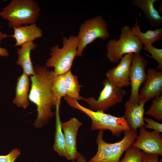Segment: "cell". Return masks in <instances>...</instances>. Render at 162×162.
<instances>
[{"instance_id":"obj_1","label":"cell","mask_w":162,"mask_h":162,"mask_svg":"<svg viewBox=\"0 0 162 162\" xmlns=\"http://www.w3.org/2000/svg\"><path fill=\"white\" fill-rule=\"evenodd\" d=\"M34 70V74L30 76L31 84L28 98L37 106L38 115L34 125L38 128L47 124L55 114L52 109L56 108V105L52 86L55 74L45 66L37 65Z\"/></svg>"},{"instance_id":"obj_2","label":"cell","mask_w":162,"mask_h":162,"mask_svg":"<svg viewBox=\"0 0 162 162\" xmlns=\"http://www.w3.org/2000/svg\"><path fill=\"white\" fill-rule=\"evenodd\" d=\"M64 98L71 107L82 112L91 118L92 130H109L112 136L119 137L122 133L130 130L123 116L116 117L104 111H93L83 106L78 101L67 95Z\"/></svg>"},{"instance_id":"obj_3","label":"cell","mask_w":162,"mask_h":162,"mask_svg":"<svg viewBox=\"0 0 162 162\" xmlns=\"http://www.w3.org/2000/svg\"><path fill=\"white\" fill-rule=\"evenodd\" d=\"M40 11L38 3L34 0H12L0 12V16L8 21L9 28L35 23Z\"/></svg>"},{"instance_id":"obj_4","label":"cell","mask_w":162,"mask_h":162,"mask_svg":"<svg viewBox=\"0 0 162 162\" xmlns=\"http://www.w3.org/2000/svg\"><path fill=\"white\" fill-rule=\"evenodd\" d=\"M104 130L99 131L96 139L97 152L88 162H120L125 150L132 146L138 135L137 130H131L124 132L121 140L115 143H109L103 139Z\"/></svg>"},{"instance_id":"obj_5","label":"cell","mask_w":162,"mask_h":162,"mask_svg":"<svg viewBox=\"0 0 162 162\" xmlns=\"http://www.w3.org/2000/svg\"><path fill=\"white\" fill-rule=\"evenodd\" d=\"M62 47L56 45L50 48V57L46 61L45 66L53 68L56 75L64 74L71 70L74 58L76 56L79 40L77 35L64 37Z\"/></svg>"},{"instance_id":"obj_6","label":"cell","mask_w":162,"mask_h":162,"mask_svg":"<svg viewBox=\"0 0 162 162\" xmlns=\"http://www.w3.org/2000/svg\"><path fill=\"white\" fill-rule=\"evenodd\" d=\"M121 30L119 39H111L106 45V57L112 63L118 62L127 54L139 53L143 48L142 43L129 26L124 25Z\"/></svg>"},{"instance_id":"obj_7","label":"cell","mask_w":162,"mask_h":162,"mask_svg":"<svg viewBox=\"0 0 162 162\" xmlns=\"http://www.w3.org/2000/svg\"><path fill=\"white\" fill-rule=\"evenodd\" d=\"M79 42L76 56H82L87 46L97 38L105 40L109 38L110 34L108 25L101 15H98L86 20L80 25L78 34Z\"/></svg>"},{"instance_id":"obj_8","label":"cell","mask_w":162,"mask_h":162,"mask_svg":"<svg viewBox=\"0 0 162 162\" xmlns=\"http://www.w3.org/2000/svg\"><path fill=\"white\" fill-rule=\"evenodd\" d=\"M104 87L97 99L94 97L84 98L82 100L86 102L94 111H106L110 107L121 103L126 94L125 90L123 89L108 79L103 82Z\"/></svg>"},{"instance_id":"obj_9","label":"cell","mask_w":162,"mask_h":162,"mask_svg":"<svg viewBox=\"0 0 162 162\" xmlns=\"http://www.w3.org/2000/svg\"><path fill=\"white\" fill-rule=\"evenodd\" d=\"M148 62L140 53L134 54L130 68V81L131 94L128 100L132 103H139L140 87L146 80V70Z\"/></svg>"},{"instance_id":"obj_10","label":"cell","mask_w":162,"mask_h":162,"mask_svg":"<svg viewBox=\"0 0 162 162\" xmlns=\"http://www.w3.org/2000/svg\"><path fill=\"white\" fill-rule=\"evenodd\" d=\"M132 146L146 153L162 155V137L160 133L155 130L149 131L144 127L139 128Z\"/></svg>"},{"instance_id":"obj_11","label":"cell","mask_w":162,"mask_h":162,"mask_svg":"<svg viewBox=\"0 0 162 162\" xmlns=\"http://www.w3.org/2000/svg\"><path fill=\"white\" fill-rule=\"evenodd\" d=\"M147 77L139 93V103L146 101L161 95L162 93V71L151 68L147 70Z\"/></svg>"},{"instance_id":"obj_12","label":"cell","mask_w":162,"mask_h":162,"mask_svg":"<svg viewBox=\"0 0 162 162\" xmlns=\"http://www.w3.org/2000/svg\"><path fill=\"white\" fill-rule=\"evenodd\" d=\"M82 125V123L75 117L61 122L68 160L75 161L79 152L77 147V136L79 129Z\"/></svg>"},{"instance_id":"obj_13","label":"cell","mask_w":162,"mask_h":162,"mask_svg":"<svg viewBox=\"0 0 162 162\" xmlns=\"http://www.w3.org/2000/svg\"><path fill=\"white\" fill-rule=\"evenodd\" d=\"M133 55L130 53L124 55L117 66L106 72L107 79L121 88L130 85V68Z\"/></svg>"},{"instance_id":"obj_14","label":"cell","mask_w":162,"mask_h":162,"mask_svg":"<svg viewBox=\"0 0 162 162\" xmlns=\"http://www.w3.org/2000/svg\"><path fill=\"white\" fill-rule=\"evenodd\" d=\"M146 101H140L139 103H132L128 100L125 103V110L123 116L130 129L137 130L138 128L143 127L145 124L144 120V106Z\"/></svg>"},{"instance_id":"obj_15","label":"cell","mask_w":162,"mask_h":162,"mask_svg":"<svg viewBox=\"0 0 162 162\" xmlns=\"http://www.w3.org/2000/svg\"><path fill=\"white\" fill-rule=\"evenodd\" d=\"M14 33L10 35L14 38L16 43L14 46H21L23 44L32 41L41 37L43 35L42 30L36 23L14 27Z\"/></svg>"},{"instance_id":"obj_16","label":"cell","mask_w":162,"mask_h":162,"mask_svg":"<svg viewBox=\"0 0 162 162\" xmlns=\"http://www.w3.org/2000/svg\"><path fill=\"white\" fill-rule=\"evenodd\" d=\"M37 47L36 44L32 41L26 43L17 48L18 55L16 64L21 67L23 73L28 76L33 75L34 73V67L32 62L31 54V51Z\"/></svg>"},{"instance_id":"obj_17","label":"cell","mask_w":162,"mask_h":162,"mask_svg":"<svg viewBox=\"0 0 162 162\" xmlns=\"http://www.w3.org/2000/svg\"><path fill=\"white\" fill-rule=\"evenodd\" d=\"M30 80L28 76L23 73L17 78L13 103L18 107L26 109L29 105L28 96Z\"/></svg>"},{"instance_id":"obj_18","label":"cell","mask_w":162,"mask_h":162,"mask_svg":"<svg viewBox=\"0 0 162 162\" xmlns=\"http://www.w3.org/2000/svg\"><path fill=\"white\" fill-rule=\"evenodd\" d=\"M157 0H134L131 4L143 11L146 18L153 26L157 27L162 23V16L154 7V3Z\"/></svg>"},{"instance_id":"obj_19","label":"cell","mask_w":162,"mask_h":162,"mask_svg":"<svg viewBox=\"0 0 162 162\" xmlns=\"http://www.w3.org/2000/svg\"><path fill=\"white\" fill-rule=\"evenodd\" d=\"M137 19V17H136L135 26L131 28V30L133 34L139 39L143 45L147 44L152 45L162 39V28L154 30L148 29L145 32H143L140 29V24H138Z\"/></svg>"},{"instance_id":"obj_20","label":"cell","mask_w":162,"mask_h":162,"mask_svg":"<svg viewBox=\"0 0 162 162\" xmlns=\"http://www.w3.org/2000/svg\"><path fill=\"white\" fill-rule=\"evenodd\" d=\"M59 109V107L56 108V130L53 148L59 155L64 157L68 160L64 137L61 125V122L60 117Z\"/></svg>"},{"instance_id":"obj_21","label":"cell","mask_w":162,"mask_h":162,"mask_svg":"<svg viewBox=\"0 0 162 162\" xmlns=\"http://www.w3.org/2000/svg\"><path fill=\"white\" fill-rule=\"evenodd\" d=\"M64 78L67 95L77 101L82 100V97L80 94L82 86L79 83L78 77L70 70L64 74Z\"/></svg>"},{"instance_id":"obj_22","label":"cell","mask_w":162,"mask_h":162,"mask_svg":"<svg viewBox=\"0 0 162 162\" xmlns=\"http://www.w3.org/2000/svg\"><path fill=\"white\" fill-rule=\"evenodd\" d=\"M52 90L56 106H60L61 98L67 95L64 74L55 75L52 82Z\"/></svg>"},{"instance_id":"obj_23","label":"cell","mask_w":162,"mask_h":162,"mask_svg":"<svg viewBox=\"0 0 162 162\" xmlns=\"http://www.w3.org/2000/svg\"><path fill=\"white\" fill-rule=\"evenodd\" d=\"M124 152V156L120 162H141L145 154L141 150L132 145Z\"/></svg>"},{"instance_id":"obj_24","label":"cell","mask_w":162,"mask_h":162,"mask_svg":"<svg viewBox=\"0 0 162 162\" xmlns=\"http://www.w3.org/2000/svg\"><path fill=\"white\" fill-rule=\"evenodd\" d=\"M145 114L152 116L159 121H162V96L154 98L149 109Z\"/></svg>"},{"instance_id":"obj_25","label":"cell","mask_w":162,"mask_h":162,"mask_svg":"<svg viewBox=\"0 0 162 162\" xmlns=\"http://www.w3.org/2000/svg\"><path fill=\"white\" fill-rule=\"evenodd\" d=\"M144 49L146 51L149 52L151 55H147L157 61L158 65L156 70H160L162 69V49L156 48L152 45L146 44L144 45Z\"/></svg>"},{"instance_id":"obj_26","label":"cell","mask_w":162,"mask_h":162,"mask_svg":"<svg viewBox=\"0 0 162 162\" xmlns=\"http://www.w3.org/2000/svg\"><path fill=\"white\" fill-rule=\"evenodd\" d=\"M21 154L20 149L15 148L6 155H0V162H14Z\"/></svg>"},{"instance_id":"obj_27","label":"cell","mask_w":162,"mask_h":162,"mask_svg":"<svg viewBox=\"0 0 162 162\" xmlns=\"http://www.w3.org/2000/svg\"><path fill=\"white\" fill-rule=\"evenodd\" d=\"M144 120L147 124H145L144 128L153 129L160 133L162 132V124L157 122L152 119L144 117Z\"/></svg>"},{"instance_id":"obj_28","label":"cell","mask_w":162,"mask_h":162,"mask_svg":"<svg viewBox=\"0 0 162 162\" xmlns=\"http://www.w3.org/2000/svg\"><path fill=\"white\" fill-rule=\"evenodd\" d=\"M159 156L156 154L145 153L141 162H159Z\"/></svg>"},{"instance_id":"obj_29","label":"cell","mask_w":162,"mask_h":162,"mask_svg":"<svg viewBox=\"0 0 162 162\" xmlns=\"http://www.w3.org/2000/svg\"><path fill=\"white\" fill-rule=\"evenodd\" d=\"M75 160V162H88L85 157L79 152L78 153Z\"/></svg>"},{"instance_id":"obj_30","label":"cell","mask_w":162,"mask_h":162,"mask_svg":"<svg viewBox=\"0 0 162 162\" xmlns=\"http://www.w3.org/2000/svg\"><path fill=\"white\" fill-rule=\"evenodd\" d=\"M0 56L3 57H8L9 53L8 50L5 48L0 47Z\"/></svg>"},{"instance_id":"obj_31","label":"cell","mask_w":162,"mask_h":162,"mask_svg":"<svg viewBox=\"0 0 162 162\" xmlns=\"http://www.w3.org/2000/svg\"><path fill=\"white\" fill-rule=\"evenodd\" d=\"M10 37V35L7 34L5 33H2L0 31V44L1 43L2 40L6 38Z\"/></svg>"},{"instance_id":"obj_32","label":"cell","mask_w":162,"mask_h":162,"mask_svg":"<svg viewBox=\"0 0 162 162\" xmlns=\"http://www.w3.org/2000/svg\"><path fill=\"white\" fill-rule=\"evenodd\" d=\"M159 162H162V158L159 160Z\"/></svg>"}]
</instances>
